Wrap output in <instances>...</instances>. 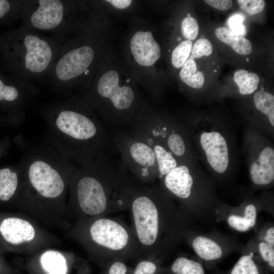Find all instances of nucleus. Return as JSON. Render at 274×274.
Listing matches in <instances>:
<instances>
[{"label":"nucleus","instance_id":"nucleus-17","mask_svg":"<svg viewBox=\"0 0 274 274\" xmlns=\"http://www.w3.org/2000/svg\"><path fill=\"white\" fill-rule=\"evenodd\" d=\"M37 231L29 220L19 215L0 212V254L19 251L35 241Z\"/></svg>","mask_w":274,"mask_h":274},{"label":"nucleus","instance_id":"nucleus-25","mask_svg":"<svg viewBox=\"0 0 274 274\" xmlns=\"http://www.w3.org/2000/svg\"><path fill=\"white\" fill-rule=\"evenodd\" d=\"M217 38L221 42L229 45L237 53L247 55L252 51L251 42L244 36L236 35L225 27H219L215 30Z\"/></svg>","mask_w":274,"mask_h":274},{"label":"nucleus","instance_id":"nucleus-29","mask_svg":"<svg viewBox=\"0 0 274 274\" xmlns=\"http://www.w3.org/2000/svg\"><path fill=\"white\" fill-rule=\"evenodd\" d=\"M192 45V42L187 40L182 41L174 49L172 54V63L174 67H182L190 55Z\"/></svg>","mask_w":274,"mask_h":274},{"label":"nucleus","instance_id":"nucleus-40","mask_svg":"<svg viewBox=\"0 0 274 274\" xmlns=\"http://www.w3.org/2000/svg\"><path fill=\"white\" fill-rule=\"evenodd\" d=\"M0 274H18L17 271L0 254Z\"/></svg>","mask_w":274,"mask_h":274},{"label":"nucleus","instance_id":"nucleus-28","mask_svg":"<svg viewBox=\"0 0 274 274\" xmlns=\"http://www.w3.org/2000/svg\"><path fill=\"white\" fill-rule=\"evenodd\" d=\"M162 261L156 258H141L137 261L132 274H159Z\"/></svg>","mask_w":274,"mask_h":274},{"label":"nucleus","instance_id":"nucleus-15","mask_svg":"<svg viewBox=\"0 0 274 274\" xmlns=\"http://www.w3.org/2000/svg\"><path fill=\"white\" fill-rule=\"evenodd\" d=\"M39 93V88L32 83L0 75V108L16 126L24 121L27 106Z\"/></svg>","mask_w":274,"mask_h":274},{"label":"nucleus","instance_id":"nucleus-34","mask_svg":"<svg viewBox=\"0 0 274 274\" xmlns=\"http://www.w3.org/2000/svg\"><path fill=\"white\" fill-rule=\"evenodd\" d=\"M213 51V47L210 41L205 38L197 40L191 48L192 55L196 58L203 56L210 55Z\"/></svg>","mask_w":274,"mask_h":274},{"label":"nucleus","instance_id":"nucleus-12","mask_svg":"<svg viewBox=\"0 0 274 274\" xmlns=\"http://www.w3.org/2000/svg\"><path fill=\"white\" fill-rule=\"evenodd\" d=\"M243 150L252 190L266 189L274 183V145L272 141L247 125L243 131Z\"/></svg>","mask_w":274,"mask_h":274},{"label":"nucleus","instance_id":"nucleus-7","mask_svg":"<svg viewBox=\"0 0 274 274\" xmlns=\"http://www.w3.org/2000/svg\"><path fill=\"white\" fill-rule=\"evenodd\" d=\"M1 46L13 76L33 83L44 82L61 44L53 37L21 26L3 38Z\"/></svg>","mask_w":274,"mask_h":274},{"label":"nucleus","instance_id":"nucleus-13","mask_svg":"<svg viewBox=\"0 0 274 274\" xmlns=\"http://www.w3.org/2000/svg\"><path fill=\"white\" fill-rule=\"evenodd\" d=\"M88 104L93 107L102 100H108L115 110L116 128L126 126L134 116L130 110L135 99L133 89L129 86H119V78L115 71L105 73L100 77L94 90H84Z\"/></svg>","mask_w":274,"mask_h":274},{"label":"nucleus","instance_id":"nucleus-36","mask_svg":"<svg viewBox=\"0 0 274 274\" xmlns=\"http://www.w3.org/2000/svg\"><path fill=\"white\" fill-rule=\"evenodd\" d=\"M257 239L264 241L274 246V226L267 224L262 227L255 235Z\"/></svg>","mask_w":274,"mask_h":274},{"label":"nucleus","instance_id":"nucleus-10","mask_svg":"<svg viewBox=\"0 0 274 274\" xmlns=\"http://www.w3.org/2000/svg\"><path fill=\"white\" fill-rule=\"evenodd\" d=\"M73 7L68 1L23 0L21 26L39 32H51L62 44L73 27Z\"/></svg>","mask_w":274,"mask_h":274},{"label":"nucleus","instance_id":"nucleus-32","mask_svg":"<svg viewBox=\"0 0 274 274\" xmlns=\"http://www.w3.org/2000/svg\"><path fill=\"white\" fill-rule=\"evenodd\" d=\"M101 269L100 274H132L133 268L128 266L124 261L114 260L107 263Z\"/></svg>","mask_w":274,"mask_h":274},{"label":"nucleus","instance_id":"nucleus-2","mask_svg":"<svg viewBox=\"0 0 274 274\" xmlns=\"http://www.w3.org/2000/svg\"><path fill=\"white\" fill-rule=\"evenodd\" d=\"M128 210L141 258L163 260L196 230L195 220L159 184H140L132 193Z\"/></svg>","mask_w":274,"mask_h":274},{"label":"nucleus","instance_id":"nucleus-21","mask_svg":"<svg viewBox=\"0 0 274 274\" xmlns=\"http://www.w3.org/2000/svg\"><path fill=\"white\" fill-rule=\"evenodd\" d=\"M20 183L18 165L0 168V207L16 205Z\"/></svg>","mask_w":274,"mask_h":274},{"label":"nucleus","instance_id":"nucleus-1","mask_svg":"<svg viewBox=\"0 0 274 274\" xmlns=\"http://www.w3.org/2000/svg\"><path fill=\"white\" fill-rule=\"evenodd\" d=\"M88 104L72 95L39 108L46 125L44 142L78 166L116 153L110 130Z\"/></svg>","mask_w":274,"mask_h":274},{"label":"nucleus","instance_id":"nucleus-11","mask_svg":"<svg viewBox=\"0 0 274 274\" xmlns=\"http://www.w3.org/2000/svg\"><path fill=\"white\" fill-rule=\"evenodd\" d=\"M111 132L116 153L127 172L142 184H153L158 180V166L152 148L123 128Z\"/></svg>","mask_w":274,"mask_h":274},{"label":"nucleus","instance_id":"nucleus-35","mask_svg":"<svg viewBox=\"0 0 274 274\" xmlns=\"http://www.w3.org/2000/svg\"><path fill=\"white\" fill-rule=\"evenodd\" d=\"M237 2L241 9L251 15L262 12L265 5L263 0H238Z\"/></svg>","mask_w":274,"mask_h":274},{"label":"nucleus","instance_id":"nucleus-8","mask_svg":"<svg viewBox=\"0 0 274 274\" xmlns=\"http://www.w3.org/2000/svg\"><path fill=\"white\" fill-rule=\"evenodd\" d=\"M159 184L189 216L196 220L215 217L221 201L216 183L199 163H180Z\"/></svg>","mask_w":274,"mask_h":274},{"label":"nucleus","instance_id":"nucleus-41","mask_svg":"<svg viewBox=\"0 0 274 274\" xmlns=\"http://www.w3.org/2000/svg\"><path fill=\"white\" fill-rule=\"evenodd\" d=\"M11 147V140L9 136H5L0 140V159L9 152Z\"/></svg>","mask_w":274,"mask_h":274},{"label":"nucleus","instance_id":"nucleus-18","mask_svg":"<svg viewBox=\"0 0 274 274\" xmlns=\"http://www.w3.org/2000/svg\"><path fill=\"white\" fill-rule=\"evenodd\" d=\"M254 114L246 118L250 125L271 141L274 138V95L260 90L253 97Z\"/></svg>","mask_w":274,"mask_h":274},{"label":"nucleus","instance_id":"nucleus-6","mask_svg":"<svg viewBox=\"0 0 274 274\" xmlns=\"http://www.w3.org/2000/svg\"><path fill=\"white\" fill-rule=\"evenodd\" d=\"M71 235L100 268L112 260L141 258L131 226L120 219L107 216L79 219Z\"/></svg>","mask_w":274,"mask_h":274},{"label":"nucleus","instance_id":"nucleus-38","mask_svg":"<svg viewBox=\"0 0 274 274\" xmlns=\"http://www.w3.org/2000/svg\"><path fill=\"white\" fill-rule=\"evenodd\" d=\"M74 268L76 270V274H92L88 261L80 258H76Z\"/></svg>","mask_w":274,"mask_h":274},{"label":"nucleus","instance_id":"nucleus-4","mask_svg":"<svg viewBox=\"0 0 274 274\" xmlns=\"http://www.w3.org/2000/svg\"><path fill=\"white\" fill-rule=\"evenodd\" d=\"M15 142L23 152L18 162L20 175L15 206L30 210L65 209L72 176L78 166L44 143L30 145L22 136Z\"/></svg>","mask_w":274,"mask_h":274},{"label":"nucleus","instance_id":"nucleus-14","mask_svg":"<svg viewBox=\"0 0 274 274\" xmlns=\"http://www.w3.org/2000/svg\"><path fill=\"white\" fill-rule=\"evenodd\" d=\"M273 208V194L264 191L256 197L247 196L236 206H231L221 201L217 208L216 217L224 220L234 230L245 232L255 227L260 211H272Z\"/></svg>","mask_w":274,"mask_h":274},{"label":"nucleus","instance_id":"nucleus-33","mask_svg":"<svg viewBox=\"0 0 274 274\" xmlns=\"http://www.w3.org/2000/svg\"><path fill=\"white\" fill-rule=\"evenodd\" d=\"M182 32L187 40H194L197 36L199 26L196 20L191 17L187 16L182 22Z\"/></svg>","mask_w":274,"mask_h":274},{"label":"nucleus","instance_id":"nucleus-23","mask_svg":"<svg viewBox=\"0 0 274 274\" xmlns=\"http://www.w3.org/2000/svg\"><path fill=\"white\" fill-rule=\"evenodd\" d=\"M131 135L144 141L152 148L158 166V180L172 171L180 163L176 157L162 143L147 136Z\"/></svg>","mask_w":274,"mask_h":274},{"label":"nucleus","instance_id":"nucleus-26","mask_svg":"<svg viewBox=\"0 0 274 274\" xmlns=\"http://www.w3.org/2000/svg\"><path fill=\"white\" fill-rule=\"evenodd\" d=\"M233 80L238 87V93L246 95L254 93L257 89L260 82L258 75L247 70L236 71L233 76Z\"/></svg>","mask_w":274,"mask_h":274},{"label":"nucleus","instance_id":"nucleus-5","mask_svg":"<svg viewBox=\"0 0 274 274\" xmlns=\"http://www.w3.org/2000/svg\"><path fill=\"white\" fill-rule=\"evenodd\" d=\"M182 122L187 128L196 158L216 184L230 182L238 166L239 151L234 124L201 116Z\"/></svg>","mask_w":274,"mask_h":274},{"label":"nucleus","instance_id":"nucleus-20","mask_svg":"<svg viewBox=\"0 0 274 274\" xmlns=\"http://www.w3.org/2000/svg\"><path fill=\"white\" fill-rule=\"evenodd\" d=\"M130 49L136 62L143 66L153 65L161 54L160 48L150 31L136 32L131 40Z\"/></svg>","mask_w":274,"mask_h":274},{"label":"nucleus","instance_id":"nucleus-37","mask_svg":"<svg viewBox=\"0 0 274 274\" xmlns=\"http://www.w3.org/2000/svg\"><path fill=\"white\" fill-rule=\"evenodd\" d=\"M243 17L236 14L232 16L228 20L230 30L233 33L243 36L246 33V29L243 24Z\"/></svg>","mask_w":274,"mask_h":274},{"label":"nucleus","instance_id":"nucleus-16","mask_svg":"<svg viewBox=\"0 0 274 274\" xmlns=\"http://www.w3.org/2000/svg\"><path fill=\"white\" fill-rule=\"evenodd\" d=\"M185 241L200 259L210 263L233 252H241L245 246L235 235L223 234L217 231L204 233L193 230L188 234Z\"/></svg>","mask_w":274,"mask_h":274},{"label":"nucleus","instance_id":"nucleus-39","mask_svg":"<svg viewBox=\"0 0 274 274\" xmlns=\"http://www.w3.org/2000/svg\"><path fill=\"white\" fill-rule=\"evenodd\" d=\"M208 5L219 10H227L232 6V1L230 0H205Z\"/></svg>","mask_w":274,"mask_h":274},{"label":"nucleus","instance_id":"nucleus-43","mask_svg":"<svg viewBox=\"0 0 274 274\" xmlns=\"http://www.w3.org/2000/svg\"><path fill=\"white\" fill-rule=\"evenodd\" d=\"M16 126L14 123L5 116H0V126Z\"/></svg>","mask_w":274,"mask_h":274},{"label":"nucleus","instance_id":"nucleus-19","mask_svg":"<svg viewBox=\"0 0 274 274\" xmlns=\"http://www.w3.org/2000/svg\"><path fill=\"white\" fill-rule=\"evenodd\" d=\"M76 258L72 254H63L55 250H47L37 260L28 264L31 274H70Z\"/></svg>","mask_w":274,"mask_h":274},{"label":"nucleus","instance_id":"nucleus-22","mask_svg":"<svg viewBox=\"0 0 274 274\" xmlns=\"http://www.w3.org/2000/svg\"><path fill=\"white\" fill-rule=\"evenodd\" d=\"M242 255L233 266L229 274H266V265L259 257L254 237L245 245Z\"/></svg>","mask_w":274,"mask_h":274},{"label":"nucleus","instance_id":"nucleus-3","mask_svg":"<svg viewBox=\"0 0 274 274\" xmlns=\"http://www.w3.org/2000/svg\"><path fill=\"white\" fill-rule=\"evenodd\" d=\"M140 184L119 158L113 154L99 156L73 173L68 186V208L77 220L124 211Z\"/></svg>","mask_w":274,"mask_h":274},{"label":"nucleus","instance_id":"nucleus-24","mask_svg":"<svg viewBox=\"0 0 274 274\" xmlns=\"http://www.w3.org/2000/svg\"><path fill=\"white\" fill-rule=\"evenodd\" d=\"M159 274H205V271L200 263L181 255L168 266H162Z\"/></svg>","mask_w":274,"mask_h":274},{"label":"nucleus","instance_id":"nucleus-31","mask_svg":"<svg viewBox=\"0 0 274 274\" xmlns=\"http://www.w3.org/2000/svg\"><path fill=\"white\" fill-rule=\"evenodd\" d=\"M253 237L257 252L261 259L268 268L273 270L274 268V246L257 239L255 236Z\"/></svg>","mask_w":274,"mask_h":274},{"label":"nucleus","instance_id":"nucleus-30","mask_svg":"<svg viewBox=\"0 0 274 274\" xmlns=\"http://www.w3.org/2000/svg\"><path fill=\"white\" fill-rule=\"evenodd\" d=\"M23 0L10 1L0 0V20L8 17L14 19L21 18Z\"/></svg>","mask_w":274,"mask_h":274},{"label":"nucleus","instance_id":"nucleus-44","mask_svg":"<svg viewBox=\"0 0 274 274\" xmlns=\"http://www.w3.org/2000/svg\"><path fill=\"white\" fill-rule=\"evenodd\" d=\"M130 81V80H127L126 82L128 83Z\"/></svg>","mask_w":274,"mask_h":274},{"label":"nucleus","instance_id":"nucleus-9","mask_svg":"<svg viewBox=\"0 0 274 274\" xmlns=\"http://www.w3.org/2000/svg\"><path fill=\"white\" fill-rule=\"evenodd\" d=\"M132 135H145L164 145L179 163H199L189 131L182 121L166 116L140 114L126 126Z\"/></svg>","mask_w":274,"mask_h":274},{"label":"nucleus","instance_id":"nucleus-27","mask_svg":"<svg viewBox=\"0 0 274 274\" xmlns=\"http://www.w3.org/2000/svg\"><path fill=\"white\" fill-rule=\"evenodd\" d=\"M180 77L184 83L193 89H199L204 85V76L197 70L196 62L192 59L187 60L183 64Z\"/></svg>","mask_w":274,"mask_h":274},{"label":"nucleus","instance_id":"nucleus-42","mask_svg":"<svg viewBox=\"0 0 274 274\" xmlns=\"http://www.w3.org/2000/svg\"><path fill=\"white\" fill-rule=\"evenodd\" d=\"M106 2L110 3L115 7L120 9L126 8L131 3V1L130 0H109Z\"/></svg>","mask_w":274,"mask_h":274}]
</instances>
